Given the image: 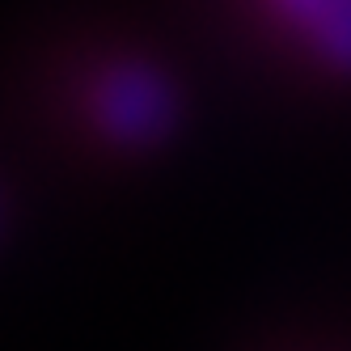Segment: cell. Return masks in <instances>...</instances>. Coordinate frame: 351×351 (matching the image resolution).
Wrapping results in <instances>:
<instances>
[{"instance_id":"7a4b0ae2","label":"cell","mask_w":351,"mask_h":351,"mask_svg":"<svg viewBox=\"0 0 351 351\" xmlns=\"http://www.w3.org/2000/svg\"><path fill=\"white\" fill-rule=\"evenodd\" d=\"M317 68L351 77V0H254Z\"/></svg>"},{"instance_id":"6da1fadb","label":"cell","mask_w":351,"mask_h":351,"mask_svg":"<svg viewBox=\"0 0 351 351\" xmlns=\"http://www.w3.org/2000/svg\"><path fill=\"white\" fill-rule=\"evenodd\" d=\"M81 110L93 136L119 148H148L173 132L178 93L157 64L119 56L89 72L81 89Z\"/></svg>"}]
</instances>
